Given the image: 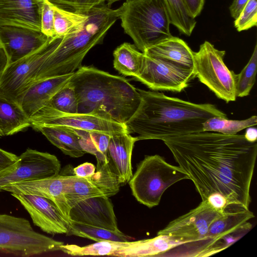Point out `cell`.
<instances>
[{
  "mask_svg": "<svg viewBox=\"0 0 257 257\" xmlns=\"http://www.w3.org/2000/svg\"><path fill=\"white\" fill-rule=\"evenodd\" d=\"M31 125H57L110 135L128 133L124 123L96 113H67L45 106L29 118Z\"/></svg>",
  "mask_w": 257,
  "mask_h": 257,
  "instance_id": "cell-12",
  "label": "cell"
},
{
  "mask_svg": "<svg viewBox=\"0 0 257 257\" xmlns=\"http://www.w3.org/2000/svg\"><path fill=\"white\" fill-rule=\"evenodd\" d=\"M190 15L195 19L202 11L205 0H183Z\"/></svg>",
  "mask_w": 257,
  "mask_h": 257,
  "instance_id": "cell-40",
  "label": "cell"
},
{
  "mask_svg": "<svg viewBox=\"0 0 257 257\" xmlns=\"http://www.w3.org/2000/svg\"><path fill=\"white\" fill-rule=\"evenodd\" d=\"M106 0H75V11L86 13L92 8L105 4Z\"/></svg>",
  "mask_w": 257,
  "mask_h": 257,
  "instance_id": "cell-39",
  "label": "cell"
},
{
  "mask_svg": "<svg viewBox=\"0 0 257 257\" xmlns=\"http://www.w3.org/2000/svg\"><path fill=\"white\" fill-rule=\"evenodd\" d=\"M225 51L219 50L208 41H205L198 51L194 52V77L218 98L228 103L236 98V74L225 65Z\"/></svg>",
  "mask_w": 257,
  "mask_h": 257,
  "instance_id": "cell-9",
  "label": "cell"
},
{
  "mask_svg": "<svg viewBox=\"0 0 257 257\" xmlns=\"http://www.w3.org/2000/svg\"><path fill=\"white\" fill-rule=\"evenodd\" d=\"M2 48V47L1 44V43H0V48Z\"/></svg>",
  "mask_w": 257,
  "mask_h": 257,
  "instance_id": "cell-48",
  "label": "cell"
},
{
  "mask_svg": "<svg viewBox=\"0 0 257 257\" xmlns=\"http://www.w3.org/2000/svg\"><path fill=\"white\" fill-rule=\"evenodd\" d=\"M257 117L252 115L244 120H230L218 116L207 119L202 124L203 131L221 133L226 135H236L240 131L256 125Z\"/></svg>",
  "mask_w": 257,
  "mask_h": 257,
  "instance_id": "cell-33",
  "label": "cell"
},
{
  "mask_svg": "<svg viewBox=\"0 0 257 257\" xmlns=\"http://www.w3.org/2000/svg\"><path fill=\"white\" fill-rule=\"evenodd\" d=\"M66 235L88 238L96 242L101 241H128L130 239V237L119 230H111L72 220L69 222L68 231Z\"/></svg>",
  "mask_w": 257,
  "mask_h": 257,
  "instance_id": "cell-28",
  "label": "cell"
},
{
  "mask_svg": "<svg viewBox=\"0 0 257 257\" xmlns=\"http://www.w3.org/2000/svg\"><path fill=\"white\" fill-rule=\"evenodd\" d=\"M247 140L249 142H256L257 139V131L256 128L248 127L244 135Z\"/></svg>",
  "mask_w": 257,
  "mask_h": 257,
  "instance_id": "cell-44",
  "label": "cell"
},
{
  "mask_svg": "<svg viewBox=\"0 0 257 257\" xmlns=\"http://www.w3.org/2000/svg\"><path fill=\"white\" fill-rule=\"evenodd\" d=\"M48 41L36 52L7 65L0 76L1 97L20 105L24 95L36 81L39 69L50 54Z\"/></svg>",
  "mask_w": 257,
  "mask_h": 257,
  "instance_id": "cell-11",
  "label": "cell"
},
{
  "mask_svg": "<svg viewBox=\"0 0 257 257\" xmlns=\"http://www.w3.org/2000/svg\"><path fill=\"white\" fill-rule=\"evenodd\" d=\"M52 5L70 11H75V0H46Z\"/></svg>",
  "mask_w": 257,
  "mask_h": 257,
  "instance_id": "cell-43",
  "label": "cell"
},
{
  "mask_svg": "<svg viewBox=\"0 0 257 257\" xmlns=\"http://www.w3.org/2000/svg\"><path fill=\"white\" fill-rule=\"evenodd\" d=\"M256 72L257 45L256 44L248 63L239 74H236L235 95L236 97H242L249 94L255 82Z\"/></svg>",
  "mask_w": 257,
  "mask_h": 257,
  "instance_id": "cell-34",
  "label": "cell"
},
{
  "mask_svg": "<svg viewBox=\"0 0 257 257\" xmlns=\"http://www.w3.org/2000/svg\"><path fill=\"white\" fill-rule=\"evenodd\" d=\"M194 77V70L180 68L144 54L140 72L133 78L154 91L180 92L188 86Z\"/></svg>",
  "mask_w": 257,
  "mask_h": 257,
  "instance_id": "cell-15",
  "label": "cell"
},
{
  "mask_svg": "<svg viewBox=\"0 0 257 257\" xmlns=\"http://www.w3.org/2000/svg\"><path fill=\"white\" fill-rule=\"evenodd\" d=\"M137 141L136 137L128 133H118L110 137L108 156L121 185L128 182L133 176L132 155Z\"/></svg>",
  "mask_w": 257,
  "mask_h": 257,
  "instance_id": "cell-23",
  "label": "cell"
},
{
  "mask_svg": "<svg viewBox=\"0 0 257 257\" xmlns=\"http://www.w3.org/2000/svg\"><path fill=\"white\" fill-rule=\"evenodd\" d=\"M74 73L34 82L24 95L20 104L29 118L49 103L53 96L69 82Z\"/></svg>",
  "mask_w": 257,
  "mask_h": 257,
  "instance_id": "cell-21",
  "label": "cell"
},
{
  "mask_svg": "<svg viewBox=\"0 0 257 257\" xmlns=\"http://www.w3.org/2000/svg\"><path fill=\"white\" fill-rule=\"evenodd\" d=\"M254 216L249 209L242 206L228 205L211 223L205 240L194 249L191 255L208 256L226 248L251 229L249 221Z\"/></svg>",
  "mask_w": 257,
  "mask_h": 257,
  "instance_id": "cell-8",
  "label": "cell"
},
{
  "mask_svg": "<svg viewBox=\"0 0 257 257\" xmlns=\"http://www.w3.org/2000/svg\"><path fill=\"white\" fill-rule=\"evenodd\" d=\"M60 170V162L55 155L28 149L16 164L0 172V191L15 183L56 176Z\"/></svg>",
  "mask_w": 257,
  "mask_h": 257,
  "instance_id": "cell-14",
  "label": "cell"
},
{
  "mask_svg": "<svg viewBox=\"0 0 257 257\" xmlns=\"http://www.w3.org/2000/svg\"><path fill=\"white\" fill-rule=\"evenodd\" d=\"M224 210H218L207 201L172 220L157 235L167 237L172 241L193 249L205 239L211 223Z\"/></svg>",
  "mask_w": 257,
  "mask_h": 257,
  "instance_id": "cell-10",
  "label": "cell"
},
{
  "mask_svg": "<svg viewBox=\"0 0 257 257\" xmlns=\"http://www.w3.org/2000/svg\"><path fill=\"white\" fill-rule=\"evenodd\" d=\"M46 106L65 113H78L76 95L69 82L53 96Z\"/></svg>",
  "mask_w": 257,
  "mask_h": 257,
  "instance_id": "cell-35",
  "label": "cell"
},
{
  "mask_svg": "<svg viewBox=\"0 0 257 257\" xmlns=\"http://www.w3.org/2000/svg\"><path fill=\"white\" fill-rule=\"evenodd\" d=\"M171 24L182 34L190 36L197 23L189 13L183 0H163Z\"/></svg>",
  "mask_w": 257,
  "mask_h": 257,
  "instance_id": "cell-31",
  "label": "cell"
},
{
  "mask_svg": "<svg viewBox=\"0 0 257 257\" xmlns=\"http://www.w3.org/2000/svg\"><path fill=\"white\" fill-rule=\"evenodd\" d=\"M31 126L41 132L50 143L66 155L79 158L86 153L80 145L79 137L72 128L57 125H32Z\"/></svg>",
  "mask_w": 257,
  "mask_h": 257,
  "instance_id": "cell-24",
  "label": "cell"
},
{
  "mask_svg": "<svg viewBox=\"0 0 257 257\" xmlns=\"http://www.w3.org/2000/svg\"><path fill=\"white\" fill-rule=\"evenodd\" d=\"M88 13V19L82 27L66 35L50 38V53L39 69L36 81L75 72L82 66L87 53L102 43L119 19L118 9H112L105 4L92 8Z\"/></svg>",
  "mask_w": 257,
  "mask_h": 257,
  "instance_id": "cell-4",
  "label": "cell"
},
{
  "mask_svg": "<svg viewBox=\"0 0 257 257\" xmlns=\"http://www.w3.org/2000/svg\"><path fill=\"white\" fill-rule=\"evenodd\" d=\"M143 53L178 68L194 70V52L179 38L172 36L149 48Z\"/></svg>",
  "mask_w": 257,
  "mask_h": 257,
  "instance_id": "cell-22",
  "label": "cell"
},
{
  "mask_svg": "<svg viewBox=\"0 0 257 257\" xmlns=\"http://www.w3.org/2000/svg\"><path fill=\"white\" fill-rule=\"evenodd\" d=\"M96 168L93 164L86 162L73 169L74 175L78 177H88L93 175Z\"/></svg>",
  "mask_w": 257,
  "mask_h": 257,
  "instance_id": "cell-41",
  "label": "cell"
},
{
  "mask_svg": "<svg viewBox=\"0 0 257 257\" xmlns=\"http://www.w3.org/2000/svg\"><path fill=\"white\" fill-rule=\"evenodd\" d=\"M248 1L249 0H233L229 8L231 17L234 20L236 19Z\"/></svg>",
  "mask_w": 257,
  "mask_h": 257,
  "instance_id": "cell-42",
  "label": "cell"
},
{
  "mask_svg": "<svg viewBox=\"0 0 257 257\" xmlns=\"http://www.w3.org/2000/svg\"><path fill=\"white\" fill-rule=\"evenodd\" d=\"M53 8L55 36L66 35L82 27L89 17L88 12L70 11L54 6Z\"/></svg>",
  "mask_w": 257,
  "mask_h": 257,
  "instance_id": "cell-32",
  "label": "cell"
},
{
  "mask_svg": "<svg viewBox=\"0 0 257 257\" xmlns=\"http://www.w3.org/2000/svg\"><path fill=\"white\" fill-rule=\"evenodd\" d=\"M121 0H107V4H106L108 7L110 8L111 6L115 2Z\"/></svg>",
  "mask_w": 257,
  "mask_h": 257,
  "instance_id": "cell-46",
  "label": "cell"
},
{
  "mask_svg": "<svg viewBox=\"0 0 257 257\" xmlns=\"http://www.w3.org/2000/svg\"><path fill=\"white\" fill-rule=\"evenodd\" d=\"M50 38L41 31L17 26L0 27V43L6 54L8 64L36 52Z\"/></svg>",
  "mask_w": 257,
  "mask_h": 257,
  "instance_id": "cell-17",
  "label": "cell"
},
{
  "mask_svg": "<svg viewBox=\"0 0 257 257\" xmlns=\"http://www.w3.org/2000/svg\"><path fill=\"white\" fill-rule=\"evenodd\" d=\"M69 218L79 223L119 230L113 205L108 197H92L78 202L71 208Z\"/></svg>",
  "mask_w": 257,
  "mask_h": 257,
  "instance_id": "cell-18",
  "label": "cell"
},
{
  "mask_svg": "<svg viewBox=\"0 0 257 257\" xmlns=\"http://www.w3.org/2000/svg\"><path fill=\"white\" fill-rule=\"evenodd\" d=\"M54 22L53 6L44 0L41 12V31L48 37H55Z\"/></svg>",
  "mask_w": 257,
  "mask_h": 257,
  "instance_id": "cell-37",
  "label": "cell"
},
{
  "mask_svg": "<svg viewBox=\"0 0 257 257\" xmlns=\"http://www.w3.org/2000/svg\"><path fill=\"white\" fill-rule=\"evenodd\" d=\"M73 130L79 137L81 148L86 153L94 155L97 163H105L109 161L108 147L112 135L103 133Z\"/></svg>",
  "mask_w": 257,
  "mask_h": 257,
  "instance_id": "cell-29",
  "label": "cell"
},
{
  "mask_svg": "<svg viewBox=\"0 0 257 257\" xmlns=\"http://www.w3.org/2000/svg\"><path fill=\"white\" fill-rule=\"evenodd\" d=\"M133 241H101L80 246L76 244H62L60 250L73 256L111 255L120 249L130 245Z\"/></svg>",
  "mask_w": 257,
  "mask_h": 257,
  "instance_id": "cell-30",
  "label": "cell"
},
{
  "mask_svg": "<svg viewBox=\"0 0 257 257\" xmlns=\"http://www.w3.org/2000/svg\"><path fill=\"white\" fill-rule=\"evenodd\" d=\"M44 0H0V27L11 26L41 31Z\"/></svg>",
  "mask_w": 257,
  "mask_h": 257,
  "instance_id": "cell-20",
  "label": "cell"
},
{
  "mask_svg": "<svg viewBox=\"0 0 257 257\" xmlns=\"http://www.w3.org/2000/svg\"><path fill=\"white\" fill-rule=\"evenodd\" d=\"M78 102V113H96L125 123L135 113L141 96L123 77L91 66H81L69 81Z\"/></svg>",
  "mask_w": 257,
  "mask_h": 257,
  "instance_id": "cell-3",
  "label": "cell"
},
{
  "mask_svg": "<svg viewBox=\"0 0 257 257\" xmlns=\"http://www.w3.org/2000/svg\"><path fill=\"white\" fill-rule=\"evenodd\" d=\"M19 160V156L0 148V172L12 167Z\"/></svg>",
  "mask_w": 257,
  "mask_h": 257,
  "instance_id": "cell-38",
  "label": "cell"
},
{
  "mask_svg": "<svg viewBox=\"0 0 257 257\" xmlns=\"http://www.w3.org/2000/svg\"><path fill=\"white\" fill-rule=\"evenodd\" d=\"M31 126L21 105L0 96V131L11 136Z\"/></svg>",
  "mask_w": 257,
  "mask_h": 257,
  "instance_id": "cell-25",
  "label": "cell"
},
{
  "mask_svg": "<svg viewBox=\"0 0 257 257\" xmlns=\"http://www.w3.org/2000/svg\"><path fill=\"white\" fill-rule=\"evenodd\" d=\"M3 135L2 134V132L0 131V138L3 137Z\"/></svg>",
  "mask_w": 257,
  "mask_h": 257,
  "instance_id": "cell-47",
  "label": "cell"
},
{
  "mask_svg": "<svg viewBox=\"0 0 257 257\" xmlns=\"http://www.w3.org/2000/svg\"><path fill=\"white\" fill-rule=\"evenodd\" d=\"M141 96L135 113L124 124L137 141L161 140L203 132L207 119L227 117L211 103L198 104L166 96L157 91L137 89Z\"/></svg>",
  "mask_w": 257,
  "mask_h": 257,
  "instance_id": "cell-2",
  "label": "cell"
},
{
  "mask_svg": "<svg viewBox=\"0 0 257 257\" xmlns=\"http://www.w3.org/2000/svg\"><path fill=\"white\" fill-rule=\"evenodd\" d=\"M8 59L4 50L0 48V76L7 66Z\"/></svg>",
  "mask_w": 257,
  "mask_h": 257,
  "instance_id": "cell-45",
  "label": "cell"
},
{
  "mask_svg": "<svg viewBox=\"0 0 257 257\" xmlns=\"http://www.w3.org/2000/svg\"><path fill=\"white\" fill-rule=\"evenodd\" d=\"M257 24V0H249L238 17L234 26L238 32L247 30Z\"/></svg>",
  "mask_w": 257,
  "mask_h": 257,
  "instance_id": "cell-36",
  "label": "cell"
},
{
  "mask_svg": "<svg viewBox=\"0 0 257 257\" xmlns=\"http://www.w3.org/2000/svg\"><path fill=\"white\" fill-rule=\"evenodd\" d=\"M96 171L88 177L70 175L65 196L70 208L78 202L96 197H111L121 186L116 172L110 161L97 163Z\"/></svg>",
  "mask_w": 257,
  "mask_h": 257,
  "instance_id": "cell-13",
  "label": "cell"
},
{
  "mask_svg": "<svg viewBox=\"0 0 257 257\" xmlns=\"http://www.w3.org/2000/svg\"><path fill=\"white\" fill-rule=\"evenodd\" d=\"M69 177L59 174L51 178L17 183L5 187L3 191L10 193L33 194L48 198L55 203L69 223L71 208L65 196Z\"/></svg>",
  "mask_w": 257,
  "mask_h": 257,
  "instance_id": "cell-19",
  "label": "cell"
},
{
  "mask_svg": "<svg viewBox=\"0 0 257 257\" xmlns=\"http://www.w3.org/2000/svg\"><path fill=\"white\" fill-rule=\"evenodd\" d=\"M64 243L34 230L27 219L0 214V252L30 256L60 250Z\"/></svg>",
  "mask_w": 257,
  "mask_h": 257,
  "instance_id": "cell-7",
  "label": "cell"
},
{
  "mask_svg": "<svg viewBox=\"0 0 257 257\" xmlns=\"http://www.w3.org/2000/svg\"><path fill=\"white\" fill-rule=\"evenodd\" d=\"M189 179L179 166L169 164L158 155L146 156L129 180L132 194L141 204L152 208L159 205L164 192L175 183Z\"/></svg>",
  "mask_w": 257,
  "mask_h": 257,
  "instance_id": "cell-6",
  "label": "cell"
},
{
  "mask_svg": "<svg viewBox=\"0 0 257 257\" xmlns=\"http://www.w3.org/2000/svg\"><path fill=\"white\" fill-rule=\"evenodd\" d=\"M113 67L120 74L136 77L139 74L144 59V53L135 45L125 42L113 53Z\"/></svg>",
  "mask_w": 257,
  "mask_h": 257,
  "instance_id": "cell-27",
  "label": "cell"
},
{
  "mask_svg": "<svg viewBox=\"0 0 257 257\" xmlns=\"http://www.w3.org/2000/svg\"><path fill=\"white\" fill-rule=\"evenodd\" d=\"M162 141L202 201L220 210L230 204L249 209L256 141L249 142L242 135L204 131Z\"/></svg>",
  "mask_w": 257,
  "mask_h": 257,
  "instance_id": "cell-1",
  "label": "cell"
},
{
  "mask_svg": "<svg viewBox=\"0 0 257 257\" xmlns=\"http://www.w3.org/2000/svg\"><path fill=\"white\" fill-rule=\"evenodd\" d=\"M178 245L167 237L157 235L153 238L134 241L130 245L117 251L114 256L139 257L158 255Z\"/></svg>",
  "mask_w": 257,
  "mask_h": 257,
  "instance_id": "cell-26",
  "label": "cell"
},
{
  "mask_svg": "<svg viewBox=\"0 0 257 257\" xmlns=\"http://www.w3.org/2000/svg\"><path fill=\"white\" fill-rule=\"evenodd\" d=\"M11 194L27 211L34 224L42 231L51 234H66L69 222L53 201L36 194Z\"/></svg>",
  "mask_w": 257,
  "mask_h": 257,
  "instance_id": "cell-16",
  "label": "cell"
},
{
  "mask_svg": "<svg viewBox=\"0 0 257 257\" xmlns=\"http://www.w3.org/2000/svg\"><path fill=\"white\" fill-rule=\"evenodd\" d=\"M118 10L125 33L143 53L172 36L163 0H126Z\"/></svg>",
  "mask_w": 257,
  "mask_h": 257,
  "instance_id": "cell-5",
  "label": "cell"
}]
</instances>
